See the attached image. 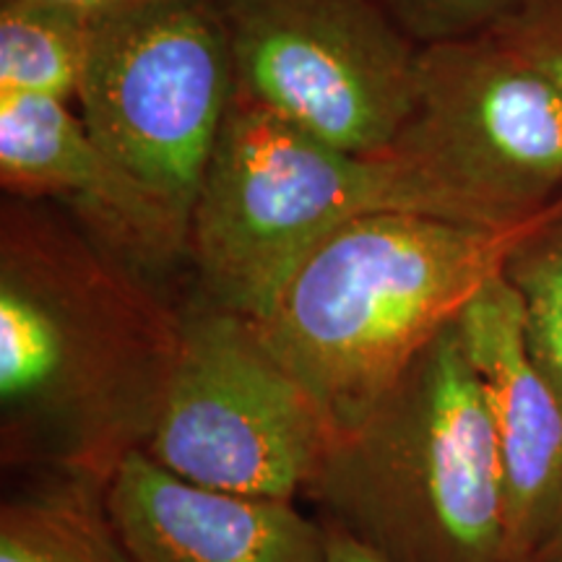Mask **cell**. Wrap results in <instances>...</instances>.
<instances>
[{"label":"cell","instance_id":"cell-1","mask_svg":"<svg viewBox=\"0 0 562 562\" xmlns=\"http://www.w3.org/2000/svg\"><path fill=\"white\" fill-rule=\"evenodd\" d=\"M182 307L74 220L13 199L0 220V461L108 487L144 451Z\"/></svg>","mask_w":562,"mask_h":562},{"label":"cell","instance_id":"cell-2","mask_svg":"<svg viewBox=\"0 0 562 562\" xmlns=\"http://www.w3.org/2000/svg\"><path fill=\"white\" fill-rule=\"evenodd\" d=\"M537 220L482 229L412 211L357 216L323 240L271 311L250 323L334 432L347 430L501 277Z\"/></svg>","mask_w":562,"mask_h":562},{"label":"cell","instance_id":"cell-3","mask_svg":"<svg viewBox=\"0 0 562 562\" xmlns=\"http://www.w3.org/2000/svg\"><path fill=\"white\" fill-rule=\"evenodd\" d=\"M305 497L389 562H510L495 427L456 323L334 432Z\"/></svg>","mask_w":562,"mask_h":562},{"label":"cell","instance_id":"cell-4","mask_svg":"<svg viewBox=\"0 0 562 562\" xmlns=\"http://www.w3.org/2000/svg\"><path fill=\"white\" fill-rule=\"evenodd\" d=\"M375 211L417 214L391 161L336 149L235 89L191 216L195 294L261 321L323 240Z\"/></svg>","mask_w":562,"mask_h":562},{"label":"cell","instance_id":"cell-5","mask_svg":"<svg viewBox=\"0 0 562 562\" xmlns=\"http://www.w3.org/2000/svg\"><path fill=\"white\" fill-rule=\"evenodd\" d=\"M383 159L417 214L521 227L562 199V94L495 30L425 45L412 112Z\"/></svg>","mask_w":562,"mask_h":562},{"label":"cell","instance_id":"cell-6","mask_svg":"<svg viewBox=\"0 0 562 562\" xmlns=\"http://www.w3.org/2000/svg\"><path fill=\"white\" fill-rule=\"evenodd\" d=\"M235 89L220 0H138L97 13L74 102L97 144L191 224Z\"/></svg>","mask_w":562,"mask_h":562},{"label":"cell","instance_id":"cell-7","mask_svg":"<svg viewBox=\"0 0 562 562\" xmlns=\"http://www.w3.org/2000/svg\"><path fill=\"white\" fill-rule=\"evenodd\" d=\"M331 440V422L248 318L199 294L182 305L178 362L144 453L203 487L294 503Z\"/></svg>","mask_w":562,"mask_h":562},{"label":"cell","instance_id":"cell-8","mask_svg":"<svg viewBox=\"0 0 562 562\" xmlns=\"http://www.w3.org/2000/svg\"><path fill=\"white\" fill-rule=\"evenodd\" d=\"M235 81L297 128L383 157L409 117L419 53L383 0H220Z\"/></svg>","mask_w":562,"mask_h":562},{"label":"cell","instance_id":"cell-9","mask_svg":"<svg viewBox=\"0 0 562 562\" xmlns=\"http://www.w3.org/2000/svg\"><path fill=\"white\" fill-rule=\"evenodd\" d=\"M0 180L13 199L60 201L146 277L188 261L191 224L97 144L68 102L0 97Z\"/></svg>","mask_w":562,"mask_h":562},{"label":"cell","instance_id":"cell-10","mask_svg":"<svg viewBox=\"0 0 562 562\" xmlns=\"http://www.w3.org/2000/svg\"><path fill=\"white\" fill-rule=\"evenodd\" d=\"M456 326L501 451L508 560L533 562L562 518V396L533 360L521 300L503 273Z\"/></svg>","mask_w":562,"mask_h":562},{"label":"cell","instance_id":"cell-11","mask_svg":"<svg viewBox=\"0 0 562 562\" xmlns=\"http://www.w3.org/2000/svg\"><path fill=\"white\" fill-rule=\"evenodd\" d=\"M104 503L136 562H326L321 518L290 501L188 482L144 451L117 467Z\"/></svg>","mask_w":562,"mask_h":562},{"label":"cell","instance_id":"cell-12","mask_svg":"<svg viewBox=\"0 0 562 562\" xmlns=\"http://www.w3.org/2000/svg\"><path fill=\"white\" fill-rule=\"evenodd\" d=\"M0 562H136L117 537L104 487L32 474L0 503Z\"/></svg>","mask_w":562,"mask_h":562},{"label":"cell","instance_id":"cell-13","mask_svg":"<svg viewBox=\"0 0 562 562\" xmlns=\"http://www.w3.org/2000/svg\"><path fill=\"white\" fill-rule=\"evenodd\" d=\"M94 11L47 0L0 5V97L74 102L94 32Z\"/></svg>","mask_w":562,"mask_h":562},{"label":"cell","instance_id":"cell-14","mask_svg":"<svg viewBox=\"0 0 562 562\" xmlns=\"http://www.w3.org/2000/svg\"><path fill=\"white\" fill-rule=\"evenodd\" d=\"M503 277L521 300L533 360L562 396V199L513 248Z\"/></svg>","mask_w":562,"mask_h":562},{"label":"cell","instance_id":"cell-15","mask_svg":"<svg viewBox=\"0 0 562 562\" xmlns=\"http://www.w3.org/2000/svg\"><path fill=\"white\" fill-rule=\"evenodd\" d=\"M518 0H383L417 45H438L484 34L503 24Z\"/></svg>","mask_w":562,"mask_h":562},{"label":"cell","instance_id":"cell-16","mask_svg":"<svg viewBox=\"0 0 562 562\" xmlns=\"http://www.w3.org/2000/svg\"><path fill=\"white\" fill-rule=\"evenodd\" d=\"M495 32L562 94V0H518Z\"/></svg>","mask_w":562,"mask_h":562},{"label":"cell","instance_id":"cell-17","mask_svg":"<svg viewBox=\"0 0 562 562\" xmlns=\"http://www.w3.org/2000/svg\"><path fill=\"white\" fill-rule=\"evenodd\" d=\"M321 521L326 524V562H389L344 526L326 521V518Z\"/></svg>","mask_w":562,"mask_h":562},{"label":"cell","instance_id":"cell-18","mask_svg":"<svg viewBox=\"0 0 562 562\" xmlns=\"http://www.w3.org/2000/svg\"><path fill=\"white\" fill-rule=\"evenodd\" d=\"M47 3H60V5H70V9L102 13V11L123 9V5L138 3V0H47Z\"/></svg>","mask_w":562,"mask_h":562},{"label":"cell","instance_id":"cell-19","mask_svg":"<svg viewBox=\"0 0 562 562\" xmlns=\"http://www.w3.org/2000/svg\"><path fill=\"white\" fill-rule=\"evenodd\" d=\"M533 562H562V518L558 521V526H554L552 537L547 539V544L539 550L537 558H533Z\"/></svg>","mask_w":562,"mask_h":562}]
</instances>
